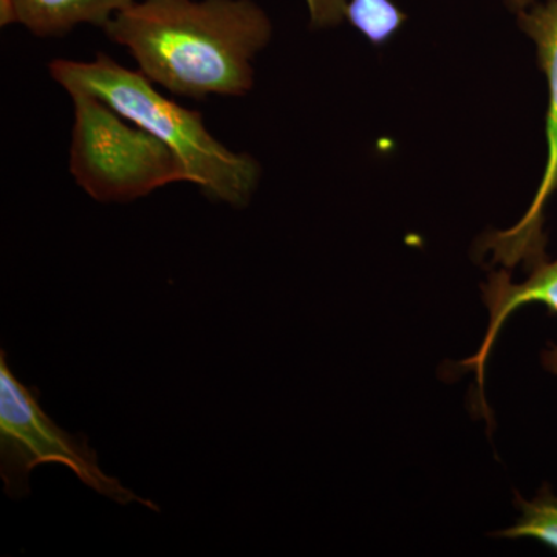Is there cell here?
I'll return each instance as SVG.
<instances>
[{"mask_svg":"<svg viewBox=\"0 0 557 557\" xmlns=\"http://www.w3.org/2000/svg\"><path fill=\"white\" fill-rule=\"evenodd\" d=\"M139 72L177 97H244L273 25L255 0H135L102 28Z\"/></svg>","mask_w":557,"mask_h":557,"instance_id":"cell-1","label":"cell"},{"mask_svg":"<svg viewBox=\"0 0 557 557\" xmlns=\"http://www.w3.org/2000/svg\"><path fill=\"white\" fill-rule=\"evenodd\" d=\"M49 70L65 91H89L163 141L208 199L233 208H245L251 201L260 180L255 157L226 148L212 137L200 112L164 97L138 69L123 67L98 54L94 61L54 60Z\"/></svg>","mask_w":557,"mask_h":557,"instance_id":"cell-2","label":"cell"},{"mask_svg":"<svg viewBox=\"0 0 557 557\" xmlns=\"http://www.w3.org/2000/svg\"><path fill=\"white\" fill-rule=\"evenodd\" d=\"M75 108L69 170L100 203H129L172 183H190L182 160L159 138L100 98L70 90Z\"/></svg>","mask_w":557,"mask_h":557,"instance_id":"cell-3","label":"cell"},{"mask_svg":"<svg viewBox=\"0 0 557 557\" xmlns=\"http://www.w3.org/2000/svg\"><path fill=\"white\" fill-rule=\"evenodd\" d=\"M64 465L95 493L120 505H157L139 497L119 479L106 474L86 438L58 426L39 403L35 388L25 386L0 351V478L14 500L30 494V475L39 465Z\"/></svg>","mask_w":557,"mask_h":557,"instance_id":"cell-4","label":"cell"},{"mask_svg":"<svg viewBox=\"0 0 557 557\" xmlns=\"http://www.w3.org/2000/svg\"><path fill=\"white\" fill-rule=\"evenodd\" d=\"M519 25L536 44L539 62L548 79L547 166L527 214L512 228L490 234L483 249L493 252L494 262L509 269L519 263L533 269L545 260L544 209L557 190V0L519 11Z\"/></svg>","mask_w":557,"mask_h":557,"instance_id":"cell-5","label":"cell"},{"mask_svg":"<svg viewBox=\"0 0 557 557\" xmlns=\"http://www.w3.org/2000/svg\"><path fill=\"white\" fill-rule=\"evenodd\" d=\"M483 300L490 310V325H487L485 339L474 357L461 362L465 369L475 370L478 373L480 398L485 406L483 397V376H485L486 359L490 357L491 348L494 346L502 325L507 319L528 304H544L549 313L557 314V259L553 262L537 263L531 269V274L522 284H512L511 276L507 271H498L487 277L486 284L482 285ZM542 364L549 372L557 375V346L542 354Z\"/></svg>","mask_w":557,"mask_h":557,"instance_id":"cell-6","label":"cell"},{"mask_svg":"<svg viewBox=\"0 0 557 557\" xmlns=\"http://www.w3.org/2000/svg\"><path fill=\"white\" fill-rule=\"evenodd\" d=\"M135 0H0V25L20 24L38 38L67 35L78 25L106 28Z\"/></svg>","mask_w":557,"mask_h":557,"instance_id":"cell-7","label":"cell"},{"mask_svg":"<svg viewBox=\"0 0 557 557\" xmlns=\"http://www.w3.org/2000/svg\"><path fill=\"white\" fill-rule=\"evenodd\" d=\"M516 498L522 509V516L515 527L500 531L498 536L536 539L557 552V497L553 496L548 486H544L539 496L531 502L523 500L519 494Z\"/></svg>","mask_w":557,"mask_h":557,"instance_id":"cell-8","label":"cell"},{"mask_svg":"<svg viewBox=\"0 0 557 557\" xmlns=\"http://www.w3.org/2000/svg\"><path fill=\"white\" fill-rule=\"evenodd\" d=\"M346 20L375 46L386 42L406 21L392 0H350Z\"/></svg>","mask_w":557,"mask_h":557,"instance_id":"cell-9","label":"cell"},{"mask_svg":"<svg viewBox=\"0 0 557 557\" xmlns=\"http://www.w3.org/2000/svg\"><path fill=\"white\" fill-rule=\"evenodd\" d=\"M314 28L336 27L346 20L347 0H306Z\"/></svg>","mask_w":557,"mask_h":557,"instance_id":"cell-10","label":"cell"},{"mask_svg":"<svg viewBox=\"0 0 557 557\" xmlns=\"http://www.w3.org/2000/svg\"><path fill=\"white\" fill-rule=\"evenodd\" d=\"M534 0H507L509 7L512 10L522 11L528 9V7L533 5Z\"/></svg>","mask_w":557,"mask_h":557,"instance_id":"cell-11","label":"cell"}]
</instances>
